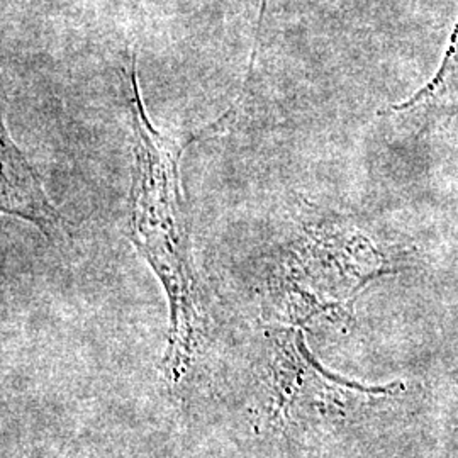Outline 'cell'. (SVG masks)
Masks as SVG:
<instances>
[{
    "label": "cell",
    "mask_w": 458,
    "mask_h": 458,
    "mask_svg": "<svg viewBox=\"0 0 458 458\" xmlns=\"http://www.w3.org/2000/svg\"><path fill=\"white\" fill-rule=\"evenodd\" d=\"M131 240L162 280L170 302V333L162 370L177 386L194 365L208 331L202 291L191 260L185 206L153 199L131 206Z\"/></svg>",
    "instance_id": "obj_1"
},
{
    "label": "cell",
    "mask_w": 458,
    "mask_h": 458,
    "mask_svg": "<svg viewBox=\"0 0 458 458\" xmlns=\"http://www.w3.org/2000/svg\"><path fill=\"white\" fill-rule=\"evenodd\" d=\"M274 344L270 360L272 416L278 423L293 421V412L301 406L319 401L327 394L344 393L360 387L338 377L329 376L318 365L304 344L302 333L294 327H276L268 331Z\"/></svg>",
    "instance_id": "obj_2"
},
{
    "label": "cell",
    "mask_w": 458,
    "mask_h": 458,
    "mask_svg": "<svg viewBox=\"0 0 458 458\" xmlns=\"http://www.w3.org/2000/svg\"><path fill=\"white\" fill-rule=\"evenodd\" d=\"M2 204L4 214L30 221L48 240H65L64 216L51 204L41 181L24 155L17 149L2 123Z\"/></svg>",
    "instance_id": "obj_3"
},
{
    "label": "cell",
    "mask_w": 458,
    "mask_h": 458,
    "mask_svg": "<svg viewBox=\"0 0 458 458\" xmlns=\"http://www.w3.org/2000/svg\"><path fill=\"white\" fill-rule=\"evenodd\" d=\"M458 79V22L452 34V39L448 43V49L443 56L442 65L435 72L433 79L425 83L418 92H414L410 98L394 104L387 107L386 113H406L411 109L421 107L429 104L433 98H440L446 92V89Z\"/></svg>",
    "instance_id": "obj_4"
}]
</instances>
